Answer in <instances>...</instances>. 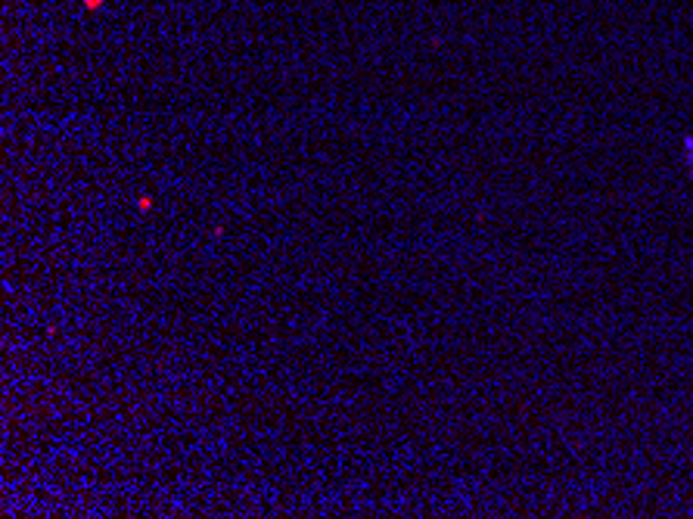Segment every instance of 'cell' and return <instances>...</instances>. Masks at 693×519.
Listing matches in <instances>:
<instances>
[{
    "mask_svg": "<svg viewBox=\"0 0 693 519\" xmlns=\"http://www.w3.org/2000/svg\"><path fill=\"white\" fill-rule=\"evenodd\" d=\"M684 165H687V174L693 178V137H684Z\"/></svg>",
    "mask_w": 693,
    "mask_h": 519,
    "instance_id": "1",
    "label": "cell"
},
{
    "mask_svg": "<svg viewBox=\"0 0 693 519\" xmlns=\"http://www.w3.org/2000/svg\"><path fill=\"white\" fill-rule=\"evenodd\" d=\"M137 206L144 208V212H149V208H153V199H149V196H140V199H137Z\"/></svg>",
    "mask_w": 693,
    "mask_h": 519,
    "instance_id": "2",
    "label": "cell"
},
{
    "mask_svg": "<svg viewBox=\"0 0 693 519\" xmlns=\"http://www.w3.org/2000/svg\"><path fill=\"white\" fill-rule=\"evenodd\" d=\"M96 4H100V0H87V6H96Z\"/></svg>",
    "mask_w": 693,
    "mask_h": 519,
    "instance_id": "3",
    "label": "cell"
}]
</instances>
